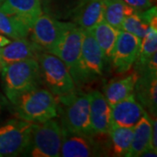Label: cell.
Returning <instances> with one entry per match:
<instances>
[{"mask_svg":"<svg viewBox=\"0 0 157 157\" xmlns=\"http://www.w3.org/2000/svg\"><path fill=\"white\" fill-rule=\"evenodd\" d=\"M40 52L41 49L33 42L28 41L26 38L14 39V41L0 47V64L4 67L27 59H37Z\"/></svg>","mask_w":157,"mask_h":157,"instance_id":"2e32d148","label":"cell"},{"mask_svg":"<svg viewBox=\"0 0 157 157\" xmlns=\"http://www.w3.org/2000/svg\"><path fill=\"white\" fill-rule=\"evenodd\" d=\"M90 31L102 51L105 60L110 61L121 30L113 27L104 20Z\"/></svg>","mask_w":157,"mask_h":157,"instance_id":"7402d4cb","label":"cell"},{"mask_svg":"<svg viewBox=\"0 0 157 157\" xmlns=\"http://www.w3.org/2000/svg\"><path fill=\"white\" fill-rule=\"evenodd\" d=\"M94 135L73 133L63 128L60 156L89 157L100 156L103 153L98 142L94 139Z\"/></svg>","mask_w":157,"mask_h":157,"instance_id":"8fae6325","label":"cell"},{"mask_svg":"<svg viewBox=\"0 0 157 157\" xmlns=\"http://www.w3.org/2000/svg\"><path fill=\"white\" fill-rule=\"evenodd\" d=\"M12 105L18 119L33 123L45 122L59 115L55 96L39 86L25 92Z\"/></svg>","mask_w":157,"mask_h":157,"instance_id":"6da1fadb","label":"cell"},{"mask_svg":"<svg viewBox=\"0 0 157 157\" xmlns=\"http://www.w3.org/2000/svg\"><path fill=\"white\" fill-rule=\"evenodd\" d=\"M128 6L138 11H145L153 6L154 0H123Z\"/></svg>","mask_w":157,"mask_h":157,"instance_id":"484cf974","label":"cell"},{"mask_svg":"<svg viewBox=\"0 0 157 157\" xmlns=\"http://www.w3.org/2000/svg\"><path fill=\"white\" fill-rule=\"evenodd\" d=\"M0 6H1V3H0Z\"/></svg>","mask_w":157,"mask_h":157,"instance_id":"836d02e7","label":"cell"},{"mask_svg":"<svg viewBox=\"0 0 157 157\" xmlns=\"http://www.w3.org/2000/svg\"><path fill=\"white\" fill-rule=\"evenodd\" d=\"M136 100L151 117L157 113V73H144L139 74L134 90Z\"/></svg>","mask_w":157,"mask_h":157,"instance_id":"5bb4252c","label":"cell"},{"mask_svg":"<svg viewBox=\"0 0 157 157\" xmlns=\"http://www.w3.org/2000/svg\"><path fill=\"white\" fill-rule=\"evenodd\" d=\"M83 38V29L76 24L72 25L62 35L49 53L60 59L68 69L76 86H78V72H79V59L81 54Z\"/></svg>","mask_w":157,"mask_h":157,"instance_id":"8992f818","label":"cell"},{"mask_svg":"<svg viewBox=\"0 0 157 157\" xmlns=\"http://www.w3.org/2000/svg\"><path fill=\"white\" fill-rule=\"evenodd\" d=\"M111 125L117 127L134 128L139 121L145 109L136 100L133 93L128 97L111 105Z\"/></svg>","mask_w":157,"mask_h":157,"instance_id":"4fadbf2b","label":"cell"},{"mask_svg":"<svg viewBox=\"0 0 157 157\" xmlns=\"http://www.w3.org/2000/svg\"><path fill=\"white\" fill-rule=\"evenodd\" d=\"M74 24L83 30H91L105 20L103 0H80L73 11Z\"/></svg>","mask_w":157,"mask_h":157,"instance_id":"9a60e30c","label":"cell"},{"mask_svg":"<svg viewBox=\"0 0 157 157\" xmlns=\"http://www.w3.org/2000/svg\"><path fill=\"white\" fill-rule=\"evenodd\" d=\"M6 105H7V101H6V99L4 96L2 95V94H0V113H2L4 107H6Z\"/></svg>","mask_w":157,"mask_h":157,"instance_id":"f546056e","label":"cell"},{"mask_svg":"<svg viewBox=\"0 0 157 157\" xmlns=\"http://www.w3.org/2000/svg\"><path fill=\"white\" fill-rule=\"evenodd\" d=\"M63 128L53 119L33 123L28 147L25 154L33 157L60 156Z\"/></svg>","mask_w":157,"mask_h":157,"instance_id":"5b68a950","label":"cell"},{"mask_svg":"<svg viewBox=\"0 0 157 157\" xmlns=\"http://www.w3.org/2000/svg\"><path fill=\"white\" fill-rule=\"evenodd\" d=\"M0 10L18 16L31 29L43 13L39 0H4Z\"/></svg>","mask_w":157,"mask_h":157,"instance_id":"e0dca14e","label":"cell"},{"mask_svg":"<svg viewBox=\"0 0 157 157\" xmlns=\"http://www.w3.org/2000/svg\"><path fill=\"white\" fill-rule=\"evenodd\" d=\"M1 76L6 98L11 104L18 96L41 83L39 62L34 58L2 67Z\"/></svg>","mask_w":157,"mask_h":157,"instance_id":"3957f363","label":"cell"},{"mask_svg":"<svg viewBox=\"0 0 157 157\" xmlns=\"http://www.w3.org/2000/svg\"><path fill=\"white\" fill-rule=\"evenodd\" d=\"M39 1H40L41 6H42V10L47 11V10H48V6H49V4H50L51 0H39Z\"/></svg>","mask_w":157,"mask_h":157,"instance_id":"4dcf8cb0","label":"cell"},{"mask_svg":"<svg viewBox=\"0 0 157 157\" xmlns=\"http://www.w3.org/2000/svg\"><path fill=\"white\" fill-rule=\"evenodd\" d=\"M105 59L102 51L89 30H83L81 54L79 59L78 86L101 77Z\"/></svg>","mask_w":157,"mask_h":157,"instance_id":"ba28073f","label":"cell"},{"mask_svg":"<svg viewBox=\"0 0 157 157\" xmlns=\"http://www.w3.org/2000/svg\"><path fill=\"white\" fill-rule=\"evenodd\" d=\"M55 98L63 128L73 133L94 135L90 121L89 94L75 90Z\"/></svg>","mask_w":157,"mask_h":157,"instance_id":"7a4b0ae2","label":"cell"},{"mask_svg":"<svg viewBox=\"0 0 157 157\" xmlns=\"http://www.w3.org/2000/svg\"><path fill=\"white\" fill-rule=\"evenodd\" d=\"M33 123L10 120L0 127V157H14L25 154L28 147Z\"/></svg>","mask_w":157,"mask_h":157,"instance_id":"52a82bcc","label":"cell"},{"mask_svg":"<svg viewBox=\"0 0 157 157\" xmlns=\"http://www.w3.org/2000/svg\"><path fill=\"white\" fill-rule=\"evenodd\" d=\"M90 121L94 135L108 134L111 125V107L100 91L90 92Z\"/></svg>","mask_w":157,"mask_h":157,"instance_id":"7c38bea8","label":"cell"},{"mask_svg":"<svg viewBox=\"0 0 157 157\" xmlns=\"http://www.w3.org/2000/svg\"><path fill=\"white\" fill-rule=\"evenodd\" d=\"M141 39L121 31L113 48L111 61L115 73L123 74L132 68L137 58Z\"/></svg>","mask_w":157,"mask_h":157,"instance_id":"30bf717a","label":"cell"},{"mask_svg":"<svg viewBox=\"0 0 157 157\" xmlns=\"http://www.w3.org/2000/svg\"><path fill=\"white\" fill-rule=\"evenodd\" d=\"M31 28L20 17L0 10V34L12 39H25Z\"/></svg>","mask_w":157,"mask_h":157,"instance_id":"cb8c5ba5","label":"cell"},{"mask_svg":"<svg viewBox=\"0 0 157 157\" xmlns=\"http://www.w3.org/2000/svg\"><path fill=\"white\" fill-rule=\"evenodd\" d=\"M138 77L139 74L135 71H133L126 76L113 79L107 83L104 86L102 94L109 105H113L132 94Z\"/></svg>","mask_w":157,"mask_h":157,"instance_id":"ac0fdd59","label":"cell"},{"mask_svg":"<svg viewBox=\"0 0 157 157\" xmlns=\"http://www.w3.org/2000/svg\"><path fill=\"white\" fill-rule=\"evenodd\" d=\"M152 131H151V141H150V147L157 151V139H156V116L151 117Z\"/></svg>","mask_w":157,"mask_h":157,"instance_id":"4316f807","label":"cell"},{"mask_svg":"<svg viewBox=\"0 0 157 157\" xmlns=\"http://www.w3.org/2000/svg\"><path fill=\"white\" fill-rule=\"evenodd\" d=\"M3 1H4V0H0V3L2 4V3H3Z\"/></svg>","mask_w":157,"mask_h":157,"instance_id":"d6a6232c","label":"cell"},{"mask_svg":"<svg viewBox=\"0 0 157 157\" xmlns=\"http://www.w3.org/2000/svg\"><path fill=\"white\" fill-rule=\"evenodd\" d=\"M134 128L110 126V149L113 156H127L133 139Z\"/></svg>","mask_w":157,"mask_h":157,"instance_id":"603a6c76","label":"cell"},{"mask_svg":"<svg viewBox=\"0 0 157 157\" xmlns=\"http://www.w3.org/2000/svg\"><path fill=\"white\" fill-rule=\"evenodd\" d=\"M11 42V39H9L6 36L0 34V47H3L7 44H9Z\"/></svg>","mask_w":157,"mask_h":157,"instance_id":"f1b7e54d","label":"cell"},{"mask_svg":"<svg viewBox=\"0 0 157 157\" xmlns=\"http://www.w3.org/2000/svg\"><path fill=\"white\" fill-rule=\"evenodd\" d=\"M140 156L156 157L157 156V151H155V149H153V148H151V147H148V148H147L146 150H144V151L140 154Z\"/></svg>","mask_w":157,"mask_h":157,"instance_id":"83f0119b","label":"cell"},{"mask_svg":"<svg viewBox=\"0 0 157 157\" xmlns=\"http://www.w3.org/2000/svg\"><path fill=\"white\" fill-rule=\"evenodd\" d=\"M151 131V117L145 111L134 127L133 139L127 157L140 156L142 152L150 147Z\"/></svg>","mask_w":157,"mask_h":157,"instance_id":"ffe728a7","label":"cell"},{"mask_svg":"<svg viewBox=\"0 0 157 157\" xmlns=\"http://www.w3.org/2000/svg\"><path fill=\"white\" fill-rule=\"evenodd\" d=\"M1 70H2V66H1V64H0V73H1Z\"/></svg>","mask_w":157,"mask_h":157,"instance_id":"1f68e13d","label":"cell"},{"mask_svg":"<svg viewBox=\"0 0 157 157\" xmlns=\"http://www.w3.org/2000/svg\"><path fill=\"white\" fill-rule=\"evenodd\" d=\"M40 80L53 95H65L76 90L68 69L58 57L49 52H39L37 56Z\"/></svg>","mask_w":157,"mask_h":157,"instance_id":"277c9868","label":"cell"},{"mask_svg":"<svg viewBox=\"0 0 157 157\" xmlns=\"http://www.w3.org/2000/svg\"><path fill=\"white\" fill-rule=\"evenodd\" d=\"M157 52V20L153 21L148 26L145 36L140 40V49L135 61V71L140 74L147 64Z\"/></svg>","mask_w":157,"mask_h":157,"instance_id":"44dd1931","label":"cell"},{"mask_svg":"<svg viewBox=\"0 0 157 157\" xmlns=\"http://www.w3.org/2000/svg\"><path fill=\"white\" fill-rule=\"evenodd\" d=\"M105 21L121 30L124 18L136 11L123 0H103Z\"/></svg>","mask_w":157,"mask_h":157,"instance_id":"d4e9b609","label":"cell"},{"mask_svg":"<svg viewBox=\"0 0 157 157\" xmlns=\"http://www.w3.org/2000/svg\"><path fill=\"white\" fill-rule=\"evenodd\" d=\"M71 25L72 22H61L49 14L42 13L31 29L32 40L41 51L50 52Z\"/></svg>","mask_w":157,"mask_h":157,"instance_id":"9c48e42d","label":"cell"},{"mask_svg":"<svg viewBox=\"0 0 157 157\" xmlns=\"http://www.w3.org/2000/svg\"><path fill=\"white\" fill-rule=\"evenodd\" d=\"M157 20L156 6H151L145 11H136L124 18L121 31H124L142 39L148 26L153 21Z\"/></svg>","mask_w":157,"mask_h":157,"instance_id":"d6986e66","label":"cell"}]
</instances>
